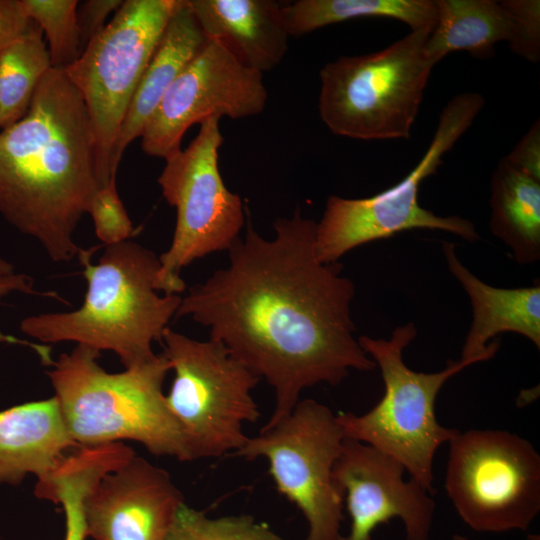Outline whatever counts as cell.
Masks as SVG:
<instances>
[{
    "label": "cell",
    "instance_id": "cell-1",
    "mask_svg": "<svg viewBox=\"0 0 540 540\" xmlns=\"http://www.w3.org/2000/svg\"><path fill=\"white\" fill-rule=\"evenodd\" d=\"M273 228L265 239L248 218L246 236L227 250L228 265L192 286L176 313L208 327L273 388L274 410L261 431L287 417L304 389L377 368L355 337L353 282L341 263L316 257V222L296 208Z\"/></svg>",
    "mask_w": 540,
    "mask_h": 540
},
{
    "label": "cell",
    "instance_id": "cell-2",
    "mask_svg": "<svg viewBox=\"0 0 540 540\" xmlns=\"http://www.w3.org/2000/svg\"><path fill=\"white\" fill-rule=\"evenodd\" d=\"M98 188L86 105L65 71L51 68L26 115L0 130V215L50 259L69 262Z\"/></svg>",
    "mask_w": 540,
    "mask_h": 540
},
{
    "label": "cell",
    "instance_id": "cell-3",
    "mask_svg": "<svg viewBox=\"0 0 540 540\" xmlns=\"http://www.w3.org/2000/svg\"><path fill=\"white\" fill-rule=\"evenodd\" d=\"M87 280V292L75 311L44 313L24 318L23 333L42 343L76 342L118 355L125 368L156 356L182 297L159 293V257L134 241L106 245L97 264L86 252L78 254Z\"/></svg>",
    "mask_w": 540,
    "mask_h": 540
},
{
    "label": "cell",
    "instance_id": "cell-4",
    "mask_svg": "<svg viewBox=\"0 0 540 540\" xmlns=\"http://www.w3.org/2000/svg\"><path fill=\"white\" fill-rule=\"evenodd\" d=\"M99 354L77 345L52 362L47 372L71 438L79 446L133 440L156 456L191 461L163 393L170 371L167 358L156 354L125 371L109 373L97 363Z\"/></svg>",
    "mask_w": 540,
    "mask_h": 540
},
{
    "label": "cell",
    "instance_id": "cell-5",
    "mask_svg": "<svg viewBox=\"0 0 540 540\" xmlns=\"http://www.w3.org/2000/svg\"><path fill=\"white\" fill-rule=\"evenodd\" d=\"M416 336V326L409 322L396 327L388 339L358 337L362 349L380 369L384 393L364 414L346 412L336 416L345 438L392 456L433 495L435 454L458 432L438 422L437 395L451 377L478 362L448 360L438 372L413 371L405 364L403 352Z\"/></svg>",
    "mask_w": 540,
    "mask_h": 540
},
{
    "label": "cell",
    "instance_id": "cell-6",
    "mask_svg": "<svg viewBox=\"0 0 540 540\" xmlns=\"http://www.w3.org/2000/svg\"><path fill=\"white\" fill-rule=\"evenodd\" d=\"M432 30L411 31L380 51L325 64L318 111L328 129L365 141L409 139L435 66L425 50Z\"/></svg>",
    "mask_w": 540,
    "mask_h": 540
},
{
    "label": "cell",
    "instance_id": "cell-7",
    "mask_svg": "<svg viewBox=\"0 0 540 540\" xmlns=\"http://www.w3.org/2000/svg\"><path fill=\"white\" fill-rule=\"evenodd\" d=\"M485 104L477 92H463L442 109L431 143L415 168L401 181L366 198H327L316 223L315 252L324 264L336 263L350 250L413 229L439 230L476 242L472 221L460 216H438L418 201L424 179L436 173L443 156L468 130Z\"/></svg>",
    "mask_w": 540,
    "mask_h": 540
},
{
    "label": "cell",
    "instance_id": "cell-8",
    "mask_svg": "<svg viewBox=\"0 0 540 540\" xmlns=\"http://www.w3.org/2000/svg\"><path fill=\"white\" fill-rule=\"evenodd\" d=\"M161 341L174 371L165 399L191 461L234 454L249 438L244 423L260 416L251 394L260 378L217 340H195L168 327Z\"/></svg>",
    "mask_w": 540,
    "mask_h": 540
},
{
    "label": "cell",
    "instance_id": "cell-9",
    "mask_svg": "<svg viewBox=\"0 0 540 540\" xmlns=\"http://www.w3.org/2000/svg\"><path fill=\"white\" fill-rule=\"evenodd\" d=\"M181 0H126L104 29L63 69L90 118L99 188L116 176L110 162L130 101Z\"/></svg>",
    "mask_w": 540,
    "mask_h": 540
},
{
    "label": "cell",
    "instance_id": "cell-10",
    "mask_svg": "<svg viewBox=\"0 0 540 540\" xmlns=\"http://www.w3.org/2000/svg\"><path fill=\"white\" fill-rule=\"evenodd\" d=\"M445 490L458 516L481 533L527 531L540 512V455L506 430L470 429L450 439Z\"/></svg>",
    "mask_w": 540,
    "mask_h": 540
},
{
    "label": "cell",
    "instance_id": "cell-11",
    "mask_svg": "<svg viewBox=\"0 0 540 540\" xmlns=\"http://www.w3.org/2000/svg\"><path fill=\"white\" fill-rule=\"evenodd\" d=\"M219 120L200 123L197 136L165 159L158 177L165 200L177 213L172 242L159 256L157 289L164 294L182 293V269L210 253L228 250L245 222L241 198L228 190L219 171Z\"/></svg>",
    "mask_w": 540,
    "mask_h": 540
},
{
    "label": "cell",
    "instance_id": "cell-12",
    "mask_svg": "<svg viewBox=\"0 0 540 540\" xmlns=\"http://www.w3.org/2000/svg\"><path fill=\"white\" fill-rule=\"evenodd\" d=\"M344 438L337 416L326 405L305 399L234 454L267 459L277 490L307 522L304 540H346L341 532L344 497L333 478Z\"/></svg>",
    "mask_w": 540,
    "mask_h": 540
},
{
    "label": "cell",
    "instance_id": "cell-13",
    "mask_svg": "<svg viewBox=\"0 0 540 540\" xmlns=\"http://www.w3.org/2000/svg\"><path fill=\"white\" fill-rule=\"evenodd\" d=\"M266 102L263 74L241 64L219 42L207 40L147 121L140 136L142 150L165 160L181 150L192 125L212 117L255 116Z\"/></svg>",
    "mask_w": 540,
    "mask_h": 540
},
{
    "label": "cell",
    "instance_id": "cell-14",
    "mask_svg": "<svg viewBox=\"0 0 540 540\" xmlns=\"http://www.w3.org/2000/svg\"><path fill=\"white\" fill-rule=\"evenodd\" d=\"M405 472L385 452L344 438L333 478L350 516L346 540H373V531L394 518L402 521L406 540H429L435 501L416 480H405Z\"/></svg>",
    "mask_w": 540,
    "mask_h": 540
},
{
    "label": "cell",
    "instance_id": "cell-15",
    "mask_svg": "<svg viewBox=\"0 0 540 540\" xmlns=\"http://www.w3.org/2000/svg\"><path fill=\"white\" fill-rule=\"evenodd\" d=\"M183 495L169 473L136 455L104 476L86 500L94 540H165Z\"/></svg>",
    "mask_w": 540,
    "mask_h": 540
},
{
    "label": "cell",
    "instance_id": "cell-16",
    "mask_svg": "<svg viewBox=\"0 0 540 540\" xmlns=\"http://www.w3.org/2000/svg\"><path fill=\"white\" fill-rule=\"evenodd\" d=\"M449 272L467 293L472 322L461 351L462 360L483 362L500 348L497 335L513 332L540 349V285L517 288L491 286L472 273L459 259L455 245L442 242Z\"/></svg>",
    "mask_w": 540,
    "mask_h": 540
},
{
    "label": "cell",
    "instance_id": "cell-17",
    "mask_svg": "<svg viewBox=\"0 0 540 540\" xmlns=\"http://www.w3.org/2000/svg\"><path fill=\"white\" fill-rule=\"evenodd\" d=\"M208 40L219 42L241 64L260 73L275 68L288 51L284 2L186 0Z\"/></svg>",
    "mask_w": 540,
    "mask_h": 540
},
{
    "label": "cell",
    "instance_id": "cell-18",
    "mask_svg": "<svg viewBox=\"0 0 540 540\" xmlns=\"http://www.w3.org/2000/svg\"><path fill=\"white\" fill-rule=\"evenodd\" d=\"M72 446L55 396L0 411V485L43 479Z\"/></svg>",
    "mask_w": 540,
    "mask_h": 540
},
{
    "label": "cell",
    "instance_id": "cell-19",
    "mask_svg": "<svg viewBox=\"0 0 540 540\" xmlns=\"http://www.w3.org/2000/svg\"><path fill=\"white\" fill-rule=\"evenodd\" d=\"M207 40L186 0H181L142 74L121 124L110 162L113 176L128 145L141 136L170 85Z\"/></svg>",
    "mask_w": 540,
    "mask_h": 540
},
{
    "label": "cell",
    "instance_id": "cell-20",
    "mask_svg": "<svg viewBox=\"0 0 540 540\" xmlns=\"http://www.w3.org/2000/svg\"><path fill=\"white\" fill-rule=\"evenodd\" d=\"M489 228L522 265L540 259V181L502 158L490 182Z\"/></svg>",
    "mask_w": 540,
    "mask_h": 540
},
{
    "label": "cell",
    "instance_id": "cell-21",
    "mask_svg": "<svg viewBox=\"0 0 540 540\" xmlns=\"http://www.w3.org/2000/svg\"><path fill=\"white\" fill-rule=\"evenodd\" d=\"M436 25L426 45V54L435 65L455 51H467L478 58H489L494 46L509 40L511 19L500 1L434 0Z\"/></svg>",
    "mask_w": 540,
    "mask_h": 540
},
{
    "label": "cell",
    "instance_id": "cell-22",
    "mask_svg": "<svg viewBox=\"0 0 540 540\" xmlns=\"http://www.w3.org/2000/svg\"><path fill=\"white\" fill-rule=\"evenodd\" d=\"M289 36L299 37L327 25L356 18L385 17L411 28L433 29L437 21L434 0H295L284 2Z\"/></svg>",
    "mask_w": 540,
    "mask_h": 540
},
{
    "label": "cell",
    "instance_id": "cell-23",
    "mask_svg": "<svg viewBox=\"0 0 540 540\" xmlns=\"http://www.w3.org/2000/svg\"><path fill=\"white\" fill-rule=\"evenodd\" d=\"M51 68L46 41L34 22L0 52V130L26 115L37 87Z\"/></svg>",
    "mask_w": 540,
    "mask_h": 540
},
{
    "label": "cell",
    "instance_id": "cell-24",
    "mask_svg": "<svg viewBox=\"0 0 540 540\" xmlns=\"http://www.w3.org/2000/svg\"><path fill=\"white\" fill-rule=\"evenodd\" d=\"M27 17L42 31L51 66L65 69L81 54L77 0H20Z\"/></svg>",
    "mask_w": 540,
    "mask_h": 540
},
{
    "label": "cell",
    "instance_id": "cell-25",
    "mask_svg": "<svg viewBox=\"0 0 540 540\" xmlns=\"http://www.w3.org/2000/svg\"><path fill=\"white\" fill-rule=\"evenodd\" d=\"M165 540H284L269 525L249 515L211 517L180 507Z\"/></svg>",
    "mask_w": 540,
    "mask_h": 540
},
{
    "label": "cell",
    "instance_id": "cell-26",
    "mask_svg": "<svg viewBox=\"0 0 540 540\" xmlns=\"http://www.w3.org/2000/svg\"><path fill=\"white\" fill-rule=\"evenodd\" d=\"M97 237L111 245L128 240L133 232V225L119 196L116 179L96 190L89 206Z\"/></svg>",
    "mask_w": 540,
    "mask_h": 540
},
{
    "label": "cell",
    "instance_id": "cell-27",
    "mask_svg": "<svg viewBox=\"0 0 540 540\" xmlns=\"http://www.w3.org/2000/svg\"><path fill=\"white\" fill-rule=\"evenodd\" d=\"M511 19L508 40L511 52L531 63L540 60V1H500Z\"/></svg>",
    "mask_w": 540,
    "mask_h": 540
},
{
    "label": "cell",
    "instance_id": "cell-28",
    "mask_svg": "<svg viewBox=\"0 0 540 540\" xmlns=\"http://www.w3.org/2000/svg\"><path fill=\"white\" fill-rule=\"evenodd\" d=\"M122 0H86L78 2L77 23L82 51L106 26V20L122 5Z\"/></svg>",
    "mask_w": 540,
    "mask_h": 540
},
{
    "label": "cell",
    "instance_id": "cell-29",
    "mask_svg": "<svg viewBox=\"0 0 540 540\" xmlns=\"http://www.w3.org/2000/svg\"><path fill=\"white\" fill-rule=\"evenodd\" d=\"M504 160L514 169L540 181V122L537 119Z\"/></svg>",
    "mask_w": 540,
    "mask_h": 540
},
{
    "label": "cell",
    "instance_id": "cell-30",
    "mask_svg": "<svg viewBox=\"0 0 540 540\" xmlns=\"http://www.w3.org/2000/svg\"><path fill=\"white\" fill-rule=\"evenodd\" d=\"M32 23L20 0H0V52L25 34Z\"/></svg>",
    "mask_w": 540,
    "mask_h": 540
},
{
    "label": "cell",
    "instance_id": "cell-31",
    "mask_svg": "<svg viewBox=\"0 0 540 540\" xmlns=\"http://www.w3.org/2000/svg\"><path fill=\"white\" fill-rule=\"evenodd\" d=\"M64 540H85L88 537L86 522L82 519H69L65 521Z\"/></svg>",
    "mask_w": 540,
    "mask_h": 540
},
{
    "label": "cell",
    "instance_id": "cell-32",
    "mask_svg": "<svg viewBox=\"0 0 540 540\" xmlns=\"http://www.w3.org/2000/svg\"><path fill=\"white\" fill-rule=\"evenodd\" d=\"M452 540H469V539L461 534H454L452 536Z\"/></svg>",
    "mask_w": 540,
    "mask_h": 540
},
{
    "label": "cell",
    "instance_id": "cell-33",
    "mask_svg": "<svg viewBox=\"0 0 540 540\" xmlns=\"http://www.w3.org/2000/svg\"><path fill=\"white\" fill-rule=\"evenodd\" d=\"M526 540H540L539 534H528Z\"/></svg>",
    "mask_w": 540,
    "mask_h": 540
}]
</instances>
